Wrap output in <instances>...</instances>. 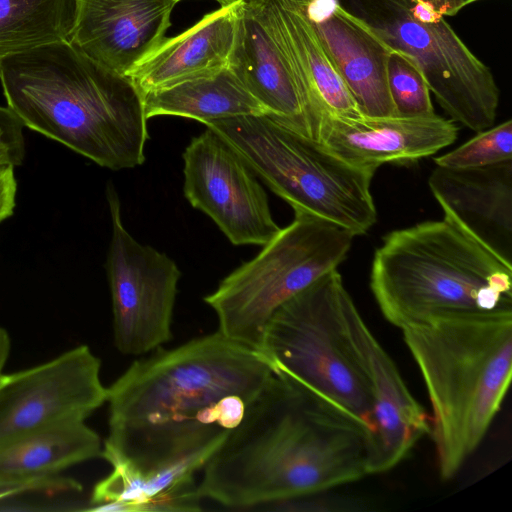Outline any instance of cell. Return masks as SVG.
Listing matches in <instances>:
<instances>
[{
	"label": "cell",
	"mask_w": 512,
	"mask_h": 512,
	"mask_svg": "<svg viewBox=\"0 0 512 512\" xmlns=\"http://www.w3.org/2000/svg\"><path fill=\"white\" fill-rule=\"evenodd\" d=\"M25 155V143L0 137V166L20 165Z\"/></svg>",
	"instance_id": "obj_30"
},
{
	"label": "cell",
	"mask_w": 512,
	"mask_h": 512,
	"mask_svg": "<svg viewBox=\"0 0 512 512\" xmlns=\"http://www.w3.org/2000/svg\"><path fill=\"white\" fill-rule=\"evenodd\" d=\"M370 288L403 330L435 318L512 309V264L446 218L390 232L376 249Z\"/></svg>",
	"instance_id": "obj_5"
},
{
	"label": "cell",
	"mask_w": 512,
	"mask_h": 512,
	"mask_svg": "<svg viewBox=\"0 0 512 512\" xmlns=\"http://www.w3.org/2000/svg\"><path fill=\"white\" fill-rule=\"evenodd\" d=\"M432 409L430 434L443 479L485 437L512 377V309L439 317L402 330Z\"/></svg>",
	"instance_id": "obj_4"
},
{
	"label": "cell",
	"mask_w": 512,
	"mask_h": 512,
	"mask_svg": "<svg viewBox=\"0 0 512 512\" xmlns=\"http://www.w3.org/2000/svg\"><path fill=\"white\" fill-rule=\"evenodd\" d=\"M443 16H453L465 7L464 0H417Z\"/></svg>",
	"instance_id": "obj_31"
},
{
	"label": "cell",
	"mask_w": 512,
	"mask_h": 512,
	"mask_svg": "<svg viewBox=\"0 0 512 512\" xmlns=\"http://www.w3.org/2000/svg\"><path fill=\"white\" fill-rule=\"evenodd\" d=\"M0 82L7 106L24 126L111 170L145 161L143 94L128 76L69 41L4 58Z\"/></svg>",
	"instance_id": "obj_3"
},
{
	"label": "cell",
	"mask_w": 512,
	"mask_h": 512,
	"mask_svg": "<svg viewBox=\"0 0 512 512\" xmlns=\"http://www.w3.org/2000/svg\"><path fill=\"white\" fill-rule=\"evenodd\" d=\"M228 67L270 117L309 137L296 78L251 0L240 3Z\"/></svg>",
	"instance_id": "obj_19"
},
{
	"label": "cell",
	"mask_w": 512,
	"mask_h": 512,
	"mask_svg": "<svg viewBox=\"0 0 512 512\" xmlns=\"http://www.w3.org/2000/svg\"><path fill=\"white\" fill-rule=\"evenodd\" d=\"M207 460L192 459L167 470L140 476L120 469L94 488V510L198 511L201 497L194 479Z\"/></svg>",
	"instance_id": "obj_22"
},
{
	"label": "cell",
	"mask_w": 512,
	"mask_h": 512,
	"mask_svg": "<svg viewBox=\"0 0 512 512\" xmlns=\"http://www.w3.org/2000/svg\"><path fill=\"white\" fill-rule=\"evenodd\" d=\"M24 127L21 120L8 106H0V137L25 143L23 134Z\"/></svg>",
	"instance_id": "obj_29"
},
{
	"label": "cell",
	"mask_w": 512,
	"mask_h": 512,
	"mask_svg": "<svg viewBox=\"0 0 512 512\" xmlns=\"http://www.w3.org/2000/svg\"><path fill=\"white\" fill-rule=\"evenodd\" d=\"M10 337L7 331L0 327V376L10 352Z\"/></svg>",
	"instance_id": "obj_32"
},
{
	"label": "cell",
	"mask_w": 512,
	"mask_h": 512,
	"mask_svg": "<svg viewBox=\"0 0 512 512\" xmlns=\"http://www.w3.org/2000/svg\"><path fill=\"white\" fill-rule=\"evenodd\" d=\"M240 3L221 6L179 35L165 38L128 77L145 94L219 72L228 65Z\"/></svg>",
	"instance_id": "obj_20"
},
{
	"label": "cell",
	"mask_w": 512,
	"mask_h": 512,
	"mask_svg": "<svg viewBox=\"0 0 512 512\" xmlns=\"http://www.w3.org/2000/svg\"><path fill=\"white\" fill-rule=\"evenodd\" d=\"M183 161L185 198L233 245L264 246L280 232L256 174L218 134L206 128L192 138Z\"/></svg>",
	"instance_id": "obj_11"
},
{
	"label": "cell",
	"mask_w": 512,
	"mask_h": 512,
	"mask_svg": "<svg viewBox=\"0 0 512 512\" xmlns=\"http://www.w3.org/2000/svg\"><path fill=\"white\" fill-rule=\"evenodd\" d=\"M75 0H0V61L61 41H69Z\"/></svg>",
	"instance_id": "obj_24"
},
{
	"label": "cell",
	"mask_w": 512,
	"mask_h": 512,
	"mask_svg": "<svg viewBox=\"0 0 512 512\" xmlns=\"http://www.w3.org/2000/svg\"><path fill=\"white\" fill-rule=\"evenodd\" d=\"M353 98L368 117L395 116L387 83L391 49L336 0H293Z\"/></svg>",
	"instance_id": "obj_16"
},
{
	"label": "cell",
	"mask_w": 512,
	"mask_h": 512,
	"mask_svg": "<svg viewBox=\"0 0 512 512\" xmlns=\"http://www.w3.org/2000/svg\"><path fill=\"white\" fill-rule=\"evenodd\" d=\"M387 83L395 116L434 114L427 82L419 67L408 56L391 51L387 62Z\"/></svg>",
	"instance_id": "obj_25"
},
{
	"label": "cell",
	"mask_w": 512,
	"mask_h": 512,
	"mask_svg": "<svg viewBox=\"0 0 512 512\" xmlns=\"http://www.w3.org/2000/svg\"><path fill=\"white\" fill-rule=\"evenodd\" d=\"M202 471V499L241 509L279 504L368 475L366 433L275 373Z\"/></svg>",
	"instance_id": "obj_2"
},
{
	"label": "cell",
	"mask_w": 512,
	"mask_h": 512,
	"mask_svg": "<svg viewBox=\"0 0 512 512\" xmlns=\"http://www.w3.org/2000/svg\"><path fill=\"white\" fill-rule=\"evenodd\" d=\"M143 101L147 119L178 116L205 124L219 119L269 114L228 65L213 75L147 92L143 94Z\"/></svg>",
	"instance_id": "obj_23"
},
{
	"label": "cell",
	"mask_w": 512,
	"mask_h": 512,
	"mask_svg": "<svg viewBox=\"0 0 512 512\" xmlns=\"http://www.w3.org/2000/svg\"><path fill=\"white\" fill-rule=\"evenodd\" d=\"M101 454V439L85 421L50 426L0 445V481L59 475Z\"/></svg>",
	"instance_id": "obj_21"
},
{
	"label": "cell",
	"mask_w": 512,
	"mask_h": 512,
	"mask_svg": "<svg viewBox=\"0 0 512 512\" xmlns=\"http://www.w3.org/2000/svg\"><path fill=\"white\" fill-rule=\"evenodd\" d=\"M353 235L326 220L294 212V220L251 260L244 262L205 296L218 332L261 352L275 312L346 259Z\"/></svg>",
	"instance_id": "obj_8"
},
{
	"label": "cell",
	"mask_w": 512,
	"mask_h": 512,
	"mask_svg": "<svg viewBox=\"0 0 512 512\" xmlns=\"http://www.w3.org/2000/svg\"><path fill=\"white\" fill-rule=\"evenodd\" d=\"M101 361L86 345L0 376V445L50 426L85 421L107 401Z\"/></svg>",
	"instance_id": "obj_12"
},
{
	"label": "cell",
	"mask_w": 512,
	"mask_h": 512,
	"mask_svg": "<svg viewBox=\"0 0 512 512\" xmlns=\"http://www.w3.org/2000/svg\"><path fill=\"white\" fill-rule=\"evenodd\" d=\"M436 166L474 168L512 160V121L477 132V135L456 149L437 156Z\"/></svg>",
	"instance_id": "obj_26"
},
{
	"label": "cell",
	"mask_w": 512,
	"mask_h": 512,
	"mask_svg": "<svg viewBox=\"0 0 512 512\" xmlns=\"http://www.w3.org/2000/svg\"><path fill=\"white\" fill-rule=\"evenodd\" d=\"M176 1L178 3L182 0H176ZM215 1H217L221 6H226V5H230V4L242 1V0H215Z\"/></svg>",
	"instance_id": "obj_33"
},
{
	"label": "cell",
	"mask_w": 512,
	"mask_h": 512,
	"mask_svg": "<svg viewBox=\"0 0 512 512\" xmlns=\"http://www.w3.org/2000/svg\"><path fill=\"white\" fill-rule=\"evenodd\" d=\"M112 236L106 270L114 343L124 355L151 352L172 337V318L181 272L165 253L139 243L122 222L118 193L106 189Z\"/></svg>",
	"instance_id": "obj_10"
},
{
	"label": "cell",
	"mask_w": 512,
	"mask_h": 512,
	"mask_svg": "<svg viewBox=\"0 0 512 512\" xmlns=\"http://www.w3.org/2000/svg\"><path fill=\"white\" fill-rule=\"evenodd\" d=\"M354 301L334 269L284 303L261 347L276 373L372 428L371 383L349 325Z\"/></svg>",
	"instance_id": "obj_6"
},
{
	"label": "cell",
	"mask_w": 512,
	"mask_h": 512,
	"mask_svg": "<svg viewBox=\"0 0 512 512\" xmlns=\"http://www.w3.org/2000/svg\"><path fill=\"white\" fill-rule=\"evenodd\" d=\"M294 212L331 222L353 236L377 221L371 181L377 168L351 164L268 114L205 123Z\"/></svg>",
	"instance_id": "obj_7"
},
{
	"label": "cell",
	"mask_w": 512,
	"mask_h": 512,
	"mask_svg": "<svg viewBox=\"0 0 512 512\" xmlns=\"http://www.w3.org/2000/svg\"><path fill=\"white\" fill-rule=\"evenodd\" d=\"M458 131L455 122L435 113L419 117H351L323 111L312 124L311 138L351 164L378 168L434 155L453 144Z\"/></svg>",
	"instance_id": "obj_13"
},
{
	"label": "cell",
	"mask_w": 512,
	"mask_h": 512,
	"mask_svg": "<svg viewBox=\"0 0 512 512\" xmlns=\"http://www.w3.org/2000/svg\"><path fill=\"white\" fill-rule=\"evenodd\" d=\"M296 78L305 108L308 135L320 112L361 115L318 41L303 12L293 0H251Z\"/></svg>",
	"instance_id": "obj_18"
},
{
	"label": "cell",
	"mask_w": 512,
	"mask_h": 512,
	"mask_svg": "<svg viewBox=\"0 0 512 512\" xmlns=\"http://www.w3.org/2000/svg\"><path fill=\"white\" fill-rule=\"evenodd\" d=\"M81 485L59 475L23 481H0V499L29 492H79Z\"/></svg>",
	"instance_id": "obj_27"
},
{
	"label": "cell",
	"mask_w": 512,
	"mask_h": 512,
	"mask_svg": "<svg viewBox=\"0 0 512 512\" xmlns=\"http://www.w3.org/2000/svg\"><path fill=\"white\" fill-rule=\"evenodd\" d=\"M14 168L12 164L0 166V223L13 214L16 206L17 181Z\"/></svg>",
	"instance_id": "obj_28"
},
{
	"label": "cell",
	"mask_w": 512,
	"mask_h": 512,
	"mask_svg": "<svg viewBox=\"0 0 512 512\" xmlns=\"http://www.w3.org/2000/svg\"><path fill=\"white\" fill-rule=\"evenodd\" d=\"M428 184L444 218L512 264V160L474 168L436 166Z\"/></svg>",
	"instance_id": "obj_17"
},
{
	"label": "cell",
	"mask_w": 512,
	"mask_h": 512,
	"mask_svg": "<svg viewBox=\"0 0 512 512\" xmlns=\"http://www.w3.org/2000/svg\"><path fill=\"white\" fill-rule=\"evenodd\" d=\"M391 50L421 70L450 120L480 132L496 119L500 92L491 69L444 16L417 0H336Z\"/></svg>",
	"instance_id": "obj_9"
},
{
	"label": "cell",
	"mask_w": 512,
	"mask_h": 512,
	"mask_svg": "<svg viewBox=\"0 0 512 512\" xmlns=\"http://www.w3.org/2000/svg\"><path fill=\"white\" fill-rule=\"evenodd\" d=\"M176 0H75L69 42L129 76L166 38Z\"/></svg>",
	"instance_id": "obj_15"
},
{
	"label": "cell",
	"mask_w": 512,
	"mask_h": 512,
	"mask_svg": "<svg viewBox=\"0 0 512 512\" xmlns=\"http://www.w3.org/2000/svg\"><path fill=\"white\" fill-rule=\"evenodd\" d=\"M476 1H479V0H464V5L467 6L473 2H476Z\"/></svg>",
	"instance_id": "obj_34"
},
{
	"label": "cell",
	"mask_w": 512,
	"mask_h": 512,
	"mask_svg": "<svg viewBox=\"0 0 512 512\" xmlns=\"http://www.w3.org/2000/svg\"><path fill=\"white\" fill-rule=\"evenodd\" d=\"M275 373L218 331L137 360L107 388L101 457L140 476L208 461Z\"/></svg>",
	"instance_id": "obj_1"
},
{
	"label": "cell",
	"mask_w": 512,
	"mask_h": 512,
	"mask_svg": "<svg viewBox=\"0 0 512 512\" xmlns=\"http://www.w3.org/2000/svg\"><path fill=\"white\" fill-rule=\"evenodd\" d=\"M351 333L371 383L372 428L366 438L368 474L397 466L430 432V417L413 397L392 358L362 318L349 310Z\"/></svg>",
	"instance_id": "obj_14"
}]
</instances>
